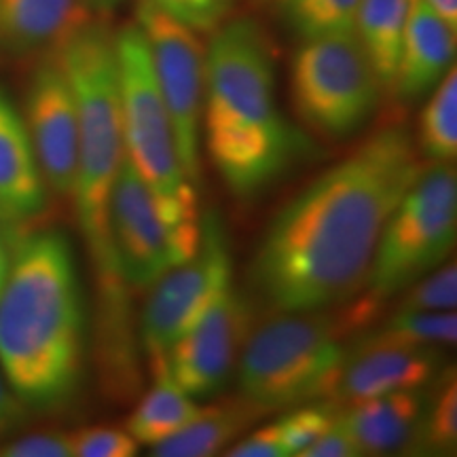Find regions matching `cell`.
Wrapping results in <instances>:
<instances>
[{
    "instance_id": "cell-36",
    "label": "cell",
    "mask_w": 457,
    "mask_h": 457,
    "mask_svg": "<svg viewBox=\"0 0 457 457\" xmlns=\"http://www.w3.org/2000/svg\"><path fill=\"white\" fill-rule=\"evenodd\" d=\"M121 3L123 0H89L91 9L94 11H111L114 7H119Z\"/></svg>"
},
{
    "instance_id": "cell-17",
    "label": "cell",
    "mask_w": 457,
    "mask_h": 457,
    "mask_svg": "<svg viewBox=\"0 0 457 457\" xmlns=\"http://www.w3.org/2000/svg\"><path fill=\"white\" fill-rule=\"evenodd\" d=\"M89 0H0V54L57 51L91 21Z\"/></svg>"
},
{
    "instance_id": "cell-14",
    "label": "cell",
    "mask_w": 457,
    "mask_h": 457,
    "mask_svg": "<svg viewBox=\"0 0 457 457\" xmlns=\"http://www.w3.org/2000/svg\"><path fill=\"white\" fill-rule=\"evenodd\" d=\"M443 356L432 347L360 339L345 350L328 400L347 407L398 390H415L436 379Z\"/></svg>"
},
{
    "instance_id": "cell-12",
    "label": "cell",
    "mask_w": 457,
    "mask_h": 457,
    "mask_svg": "<svg viewBox=\"0 0 457 457\" xmlns=\"http://www.w3.org/2000/svg\"><path fill=\"white\" fill-rule=\"evenodd\" d=\"M248 335V301L231 282L195 327L170 347L163 358L165 369L188 396H216L237 367Z\"/></svg>"
},
{
    "instance_id": "cell-15",
    "label": "cell",
    "mask_w": 457,
    "mask_h": 457,
    "mask_svg": "<svg viewBox=\"0 0 457 457\" xmlns=\"http://www.w3.org/2000/svg\"><path fill=\"white\" fill-rule=\"evenodd\" d=\"M47 208V185L28 136L24 117L0 89V216L30 222Z\"/></svg>"
},
{
    "instance_id": "cell-25",
    "label": "cell",
    "mask_w": 457,
    "mask_h": 457,
    "mask_svg": "<svg viewBox=\"0 0 457 457\" xmlns=\"http://www.w3.org/2000/svg\"><path fill=\"white\" fill-rule=\"evenodd\" d=\"M360 0H284L293 30L307 38L353 32Z\"/></svg>"
},
{
    "instance_id": "cell-33",
    "label": "cell",
    "mask_w": 457,
    "mask_h": 457,
    "mask_svg": "<svg viewBox=\"0 0 457 457\" xmlns=\"http://www.w3.org/2000/svg\"><path fill=\"white\" fill-rule=\"evenodd\" d=\"M21 420V400L15 396L13 390H9L7 379L0 370V434L13 428Z\"/></svg>"
},
{
    "instance_id": "cell-35",
    "label": "cell",
    "mask_w": 457,
    "mask_h": 457,
    "mask_svg": "<svg viewBox=\"0 0 457 457\" xmlns=\"http://www.w3.org/2000/svg\"><path fill=\"white\" fill-rule=\"evenodd\" d=\"M7 270H9V254H7V248H4L3 237H0V286H3V282H4Z\"/></svg>"
},
{
    "instance_id": "cell-16",
    "label": "cell",
    "mask_w": 457,
    "mask_h": 457,
    "mask_svg": "<svg viewBox=\"0 0 457 457\" xmlns=\"http://www.w3.org/2000/svg\"><path fill=\"white\" fill-rule=\"evenodd\" d=\"M453 28L421 0H411L392 96L404 102L421 100L453 66Z\"/></svg>"
},
{
    "instance_id": "cell-3",
    "label": "cell",
    "mask_w": 457,
    "mask_h": 457,
    "mask_svg": "<svg viewBox=\"0 0 457 457\" xmlns=\"http://www.w3.org/2000/svg\"><path fill=\"white\" fill-rule=\"evenodd\" d=\"M85 313L68 239L57 231L26 237L0 286V370L15 396L54 407L83 373Z\"/></svg>"
},
{
    "instance_id": "cell-23",
    "label": "cell",
    "mask_w": 457,
    "mask_h": 457,
    "mask_svg": "<svg viewBox=\"0 0 457 457\" xmlns=\"http://www.w3.org/2000/svg\"><path fill=\"white\" fill-rule=\"evenodd\" d=\"M457 447V381L455 369H445L436 387L426 398L417 426L413 453L449 455Z\"/></svg>"
},
{
    "instance_id": "cell-24",
    "label": "cell",
    "mask_w": 457,
    "mask_h": 457,
    "mask_svg": "<svg viewBox=\"0 0 457 457\" xmlns=\"http://www.w3.org/2000/svg\"><path fill=\"white\" fill-rule=\"evenodd\" d=\"M362 339L441 350L455 345L457 316L455 312H392L384 324Z\"/></svg>"
},
{
    "instance_id": "cell-8",
    "label": "cell",
    "mask_w": 457,
    "mask_h": 457,
    "mask_svg": "<svg viewBox=\"0 0 457 457\" xmlns=\"http://www.w3.org/2000/svg\"><path fill=\"white\" fill-rule=\"evenodd\" d=\"M290 89L303 121L333 140L364 128L384 94L353 32L303 41L290 68Z\"/></svg>"
},
{
    "instance_id": "cell-2",
    "label": "cell",
    "mask_w": 457,
    "mask_h": 457,
    "mask_svg": "<svg viewBox=\"0 0 457 457\" xmlns=\"http://www.w3.org/2000/svg\"><path fill=\"white\" fill-rule=\"evenodd\" d=\"M79 112L74 205L98 286V353L106 386L138 381V352L129 313V286L119 271L111 233V199L125 146L119 104L114 34L91 20L54 51Z\"/></svg>"
},
{
    "instance_id": "cell-22",
    "label": "cell",
    "mask_w": 457,
    "mask_h": 457,
    "mask_svg": "<svg viewBox=\"0 0 457 457\" xmlns=\"http://www.w3.org/2000/svg\"><path fill=\"white\" fill-rule=\"evenodd\" d=\"M417 129V151L428 163H447L457 157V72L447 74L430 91Z\"/></svg>"
},
{
    "instance_id": "cell-32",
    "label": "cell",
    "mask_w": 457,
    "mask_h": 457,
    "mask_svg": "<svg viewBox=\"0 0 457 457\" xmlns=\"http://www.w3.org/2000/svg\"><path fill=\"white\" fill-rule=\"evenodd\" d=\"M358 445L345 426L341 424L339 415H337L335 424L328 428L310 449L301 457H360Z\"/></svg>"
},
{
    "instance_id": "cell-9",
    "label": "cell",
    "mask_w": 457,
    "mask_h": 457,
    "mask_svg": "<svg viewBox=\"0 0 457 457\" xmlns=\"http://www.w3.org/2000/svg\"><path fill=\"white\" fill-rule=\"evenodd\" d=\"M114 49L125 157L155 195L197 199V188L182 171L174 125L159 89L146 38L136 21L114 34Z\"/></svg>"
},
{
    "instance_id": "cell-34",
    "label": "cell",
    "mask_w": 457,
    "mask_h": 457,
    "mask_svg": "<svg viewBox=\"0 0 457 457\" xmlns=\"http://www.w3.org/2000/svg\"><path fill=\"white\" fill-rule=\"evenodd\" d=\"M436 13L449 28L457 30V0H421Z\"/></svg>"
},
{
    "instance_id": "cell-28",
    "label": "cell",
    "mask_w": 457,
    "mask_h": 457,
    "mask_svg": "<svg viewBox=\"0 0 457 457\" xmlns=\"http://www.w3.org/2000/svg\"><path fill=\"white\" fill-rule=\"evenodd\" d=\"M74 457H134L140 453L136 438L119 426H91L72 432Z\"/></svg>"
},
{
    "instance_id": "cell-7",
    "label": "cell",
    "mask_w": 457,
    "mask_h": 457,
    "mask_svg": "<svg viewBox=\"0 0 457 457\" xmlns=\"http://www.w3.org/2000/svg\"><path fill=\"white\" fill-rule=\"evenodd\" d=\"M119 271L131 290H148L195 254L202 239L197 199L155 195L123 155L111 199Z\"/></svg>"
},
{
    "instance_id": "cell-6",
    "label": "cell",
    "mask_w": 457,
    "mask_h": 457,
    "mask_svg": "<svg viewBox=\"0 0 457 457\" xmlns=\"http://www.w3.org/2000/svg\"><path fill=\"white\" fill-rule=\"evenodd\" d=\"M457 236L455 163H426L387 219L364 282V296L347 324L364 327L381 303L441 267Z\"/></svg>"
},
{
    "instance_id": "cell-4",
    "label": "cell",
    "mask_w": 457,
    "mask_h": 457,
    "mask_svg": "<svg viewBox=\"0 0 457 457\" xmlns=\"http://www.w3.org/2000/svg\"><path fill=\"white\" fill-rule=\"evenodd\" d=\"M205 148L225 185L253 197L273 185L299 155V138L276 100V66L262 28L222 21L205 49Z\"/></svg>"
},
{
    "instance_id": "cell-10",
    "label": "cell",
    "mask_w": 457,
    "mask_h": 457,
    "mask_svg": "<svg viewBox=\"0 0 457 457\" xmlns=\"http://www.w3.org/2000/svg\"><path fill=\"white\" fill-rule=\"evenodd\" d=\"M231 284V253L220 216L204 214L195 254L153 284L140 316V341L148 362H159Z\"/></svg>"
},
{
    "instance_id": "cell-21",
    "label": "cell",
    "mask_w": 457,
    "mask_h": 457,
    "mask_svg": "<svg viewBox=\"0 0 457 457\" xmlns=\"http://www.w3.org/2000/svg\"><path fill=\"white\" fill-rule=\"evenodd\" d=\"M411 9V0H360L353 34L362 45L381 91L392 96L396 81L400 47Z\"/></svg>"
},
{
    "instance_id": "cell-5",
    "label": "cell",
    "mask_w": 457,
    "mask_h": 457,
    "mask_svg": "<svg viewBox=\"0 0 457 457\" xmlns=\"http://www.w3.org/2000/svg\"><path fill=\"white\" fill-rule=\"evenodd\" d=\"M345 322L318 312H279L245 339L237 360L242 398L276 413L328 398L345 347Z\"/></svg>"
},
{
    "instance_id": "cell-27",
    "label": "cell",
    "mask_w": 457,
    "mask_h": 457,
    "mask_svg": "<svg viewBox=\"0 0 457 457\" xmlns=\"http://www.w3.org/2000/svg\"><path fill=\"white\" fill-rule=\"evenodd\" d=\"M394 312H455L457 267L455 262L436 267L420 278L403 293Z\"/></svg>"
},
{
    "instance_id": "cell-31",
    "label": "cell",
    "mask_w": 457,
    "mask_h": 457,
    "mask_svg": "<svg viewBox=\"0 0 457 457\" xmlns=\"http://www.w3.org/2000/svg\"><path fill=\"white\" fill-rule=\"evenodd\" d=\"M225 455L228 457H288L282 441V434H279L278 421L261 428L242 441L228 445L225 449Z\"/></svg>"
},
{
    "instance_id": "cell-13",
    "label": "cell",
    "mask_w": 457,
    "mask_h": 457,
    "mask_svg": "<svg viewBox=\"0 0 457 457\" xmlns=\"http://www.w3.org/2000/svg\"><path fill=\"white\" fill-rule=\"evenodd\" d=\"M24 123L47 188L72 197L79 165V112L60 62H43L32 74Z\"/></svg>"
},
{
    "instance_id": "cell-19",
    "label": "cell",
    "mask_w": 457,
    "mask_h": 457,
    "mask_svg": "<svg viewBox=\"0 0 457 457\" xmlns=\"http://www.w3.org/2000/svg\"><path fill=\"white\" fill-rule=\"evenodd\" d=\"M261 409L242 396L231 403L202 407L199 415L182 430L153 445L155 457H212L222 453L250 424L262 417Z\"/></svg>"
},
{
    "instance_id": "cell-29",
    "label": "cell",
    "mask_w": 457,
    "mask_h": 457,
    "mask_svg": "<svg viewBox=\"0 0 457 457\" xmlns=\"http://www.w3.org/2000/svg\"><path fill=\"white\" fill-rule=\"evenodd\" d=\"M165 13L193 28L195 32H214L227 21L236 0H153Z\"/></svg>"
},
{
    "instance_id": "cell-1",
    "label": "cell",
    "mask_w": 457,
    "mask_h": 457,
    "mask_svg": "<svg viewBox=\"0 0 457 457\" xmlns=\"http://www.w3.org/2000/svg\"><path fill=\"white\" fill-rule=\"evenodd\" d=\"M424 157L403 125L375 131L279 210L253 262L259 295L278 312H318L367 282L387 219Z\"/></svg>"
},
{
    "instance_id": "cell-26",
    "label": "cell",
    "mask_w": 457,
    "mask_h": 457,
    "mask_svg": "<svg viewBox=\"0 0 457 457\" xmlns=\"http://www.w3.org/2000/svg\"><path fill=\"white\" fill-rule=\"evenodd\" d=\"M339 411L341 404H337L328 398H322L316 404H299V407H295V411H290L288 415L279 417L278 426L288 457H301L305 453V451L335 424Z\"/></svg>"
},
{
    "instance_id": "cell-18",
    "label": "cell",
    "mask_w": 457,
    "mask_h": 457,
    "mask_svg": "<svg viewBox=\"0 0 457 457\" xmlns=\"http://www.w3.org/2000/svg\"><path fill=\"white\" fill-rule=\"evenodd\" d=\"M426 394L421 387L398 390L341 407L339 420L362 455H390L411 449Z\"/></svg>"
},
{
    "instance_id": "cell-11",
    "label": "cell",
    "mask_w": 457,
    "mask_h": 457,
    "mask_svg": "<svg viewBox=\"0 0 457 457\" xmlns=\"http://www.w3.org/2000/svg\"><path fill=\"white\" fill-rule=\"evenodd\" d=\"M136 24L145 34L153 68L174 125L182 171L193 187L202 185L199 129H202L205 49L193 28L153 3L138 0Z\"/></svg>"
},
{
    "instance_id": "cell-30",
    "label": "cell",
    "mask_w": 457,
    "mask_h": 457,
    "mask_svg": "<svg viewBox=\"0 0 457 457\" xmlns=\"http://www.w3.org/2000/svg\"><path fill=\"white\" fill-rule=\"evenodd\" d=\"M0 457H74L71 432H37L0 447Z\"/></svg>"
},
{
    "instance_id": "cell-20",
    "label": "cell",
    "mask_w": 457,
    "mask_h": 457,
    "mask_svg": "<svg viewBox=\"0 0 457 457\" xmlns=\"http://www.w3.org/2000/svg\"><path fill=\"white\" fill-rule=\"evenodd\" d=\"M148 367L153 373V386L142 396L138 407L131 411L125 430L136 438L138 445L153 447L174 432L182 430L187 424H191L202 411V404H197V400H193V396H188L171 379L163 360L148 364Z\"/></svg>"
}]
</instances>
